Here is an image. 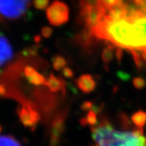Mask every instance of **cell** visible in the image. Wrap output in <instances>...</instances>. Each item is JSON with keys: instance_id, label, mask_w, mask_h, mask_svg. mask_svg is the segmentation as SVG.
Listing matches in <instances>:
<instances>
[{"instance_id": "obj_14", "label": "cell", "mask_w": 146, "mask_h": 146, "mask_svg": "<svg viewBox=\"0 0 146 146\" xmlns=\"http://www.w3.org/2000/svg\"><path fill=\"white\" fill-rule=\"evenodd\" d=\"M80 123L82 126H87V125H90L92 127H94L98 123L97 113L93 110H90L87 112V115L85 117L81 118L80 120Z\"/></svg>"}, {"instance_id": "obj_23", "label": "cell", "mask_w": 146, "mask_h": 146, "mask_svg": "<svg viewBox=\"0 0 146 146\" xmlns=\"http://www.w3.org/2000/svg\"><path fill=\"white\" fill-rule=\"evenodd\" d=\"M37 52V48L36 46H34V47H30L28 48L27 49L23 51V53L26 56H31V55H35Z\"/></svg>"}, {"instance_id": "obj_19", "label": "cell", "mask_w": 146, "mask_h": 146, "mask_svg": "<svg viewBox=\"0 0 146 146\" xmlns=\"http://www.w3.org/2000/svg\"><path fill=\"white\" fill-rule=\"evenodd\" d=\"M133 84L135 88L142 89L145 86V82L144 79H142V78L137 77L133 79Z\"/></svg>"}, {"instance_id": "obj_16", "label": "cell", "mask_w": 146, "mask_h": 146, "mask_svg": "<svg viewBox=\"0 0 146 146\" xmlns=\"http://www.w3.org/2000/svg\"><path fill=\"white\" fill-rule=\"evenodd\" d=\"M67 64V61L64 57L60 54L54 56L52 58V66L56 71L63 70Z\"/></svg>"}, {"instance_id": "obj_21", "label": "cell", "mask_w": 146, "mask_h": 146, "mask_svg": "<svg viewBox=\"0 0 146 146\" xmlns=\"http://www.w3.org/2000/svg\"><path fill=\"white\" fill-rule=\"evenodd\" d=\"M62 74L64 77L66 78H72L74 76V72H73L72 69L71 68L66 66L63 70H62Z\"/></svg>"}, {"instance_id": "obj_25", "label": "cell", "mask_w": 146, "mask_h": 146, "mask_svg": "<svg viewBox=\"0 0 146 146\" xmlns=\"http://www.w3.org/2000/svg\"><path fill=\"white\" fill-rule=\"evenodd\" d=\"M131 3L134 5L135 7L139 8V6H141L142 5V3L144 2L145 0H129Z\"/></svg>"}, {"instance_id": "obj_6", "label": "cell", "mask_w": 146, "mask_h": 146, "mask_svg": "<svg viewBox=\"0 0 146 146\" xmlns=\"http://www.w3.org/2000/svg\"><path fill=\"white\" fill-rule=\"evenodd\" d=\"M66 116V112L60 113L54 119L52 124V131L50 136V146H58L60 137L65 129V119Z\"/></svg>"}, {"instance_id": "obj_26", "label": "cell", "mask_w": 146, "mask_h": 146, "mask_svg": "<svg viewBox=\"0 0 146 146\" xmlns=\"http://www.w3.org/2000/svg\"><path fill=\"white\" fill-rule=\"evenodd\" d=\"M5 23V19L2 17V16L0 15V25H2V24H4Z\"/></svg>"}, {"instance_id": "obj_3", "label": "cell", "mask_w": 146, "mask_h": 146, "mask_svg": "<svg viewBox=\"0 0 146 146\" xmlns=\"http://www.w3.org/2000/svg\"><path fill=\"white\" fill-rule=\"evenodd\" d=\"M80 14L89 31L98 27L104 19L107 10L102 5H89L80 4Z\"/></svg>"}, {"instance_id": "obj_24", "label": "cell", "mask_w": 146, "mask_h": 146, "mask_svg": "<svg viewBox=\"0 0 146 146\" xmlns=\"http://www.w3.org/2000/svg\"><path fill=\"white\" fill-rule=\"evenodd\" d=\"M115 55L116 56L118 62L120 63L121 61V59H122V56H123V50H122V48H118L115 52Z\"/></svg>"}, {"instance_id": "obj_17", "label": "cell", "mask_w": 146, "mask_h": 146, "mask_svg": "<svg viewBox=\"0 0 146 146\" xmlns=\"http://www.w3.org/2000/svg\"><path fill=\"white\" fill-rule=\"evenodd\" d=\"M50 0H33V6L39 11H43L48 8Z\"/></svg>"}, {"instance_id": "obj_5", "label": "cell", "mask_w": 146, "mask_h": 146, "mask_svg": "<svg viewBox=\"0 0 146 146\" xmlns=\"http://www.w3.org/2000/svg\"><path fill=\"white\" fill-rule=\"evenodd\" d=\"M17 114L19 119L25 127L35 130L36 125L40 120V116L39 113L33 109L31 106L23 105L18 108Z\"/></svg>"}, {"instance_id": "obj_13", "label": "cell", "mask_w": 146, "mask_h": 146, "mask_svg": "<svg viewBox=\"0 0 146 146\" xmlns=\"http://www.w3.org/2000/svg\"><path fill=\"white\" fill-rule=\"evenodd\" d=\"M131 121L138 128L142 129L146 125V113L143 111H137L131 116Z\"/></svg>"}, {"instance_id": "obj_11", "label": "cell", "mask_w": 146, "mask_h": 146, "mask_svg": "<svg viewBox=\"0 0 146 146\" xmlns=\"http://www.w3.org/2000/svg\"><path fill=\"white\" fill-rule=\"evenodd\" d=\"M46 86L52 92H58L59 91L65 92V81L61 78H58L52 73L46 79Z\"/></svg>"}, {"instance_id": "obj_12", "label": "cell", "mask_w": 146, "mask_h": 146, "mask_svg": "<svg viewBox=\"0 0 146 146\" xmlns=\"http://www.w3.org/2000/svg\"><path fill=\"white\" fill-rule=\"evenodd\" d=\"M114 46L110 44L107 45L102 50V60L103 64H104V68L107 71L109 69V65L110 62L113 60L114 57Z\"/></svg>"}, {"instance_id": "obj_4", "label": "cell", "mask_w": 146, "mask_h": 146, "mask_svg": "<svg viewBox=\"0 0 146 146\" xmlns=\"http://www.w3.org/2000/svg\"><path fill=\"white\" fill-rule=\"evenodd\" d=\"M46 18L53 26L64 25L69 21V7L60 0H54L46 9Z\"/></svg>"}, {"instance_id": "obj_10", "label": "cell", "mask_w": 146, "mask_h": 146, "mask_svg": "<svg viewBox=\"0 0 146 146\" xmlns=\"http://www.w3.org/2000/svg\"><path fill=\"white\" fill-rule=\"evenodd\" d=\"M128 4L125 3L123 0L120 2L118 5L107 11L106 15L113 19H121L127 17L129 11Z\"/></svg>"}, {"instance_id": "obj_18", "label": "cell", "mask_w": 146, "mask_h": 146, "mask_svg": "<svg viewBox=\"0 0 146 146\" xmlns=\"http://www.w3.org/2000/svg\"><path fill=\"white\" fill-rule=\"evenodd\" d=\"M122 0H100L102 5L105 8L107 11L118 5Z\"/></svg>"}, {"instance_id": "obj_20", "label": "cell", "mask_w": 146, "mask_h": 146, "mask_svg": "<svg viewBox=\"0 0 146 146\" xmlns=\"http://www.w3.org/2000/svg\"><path fill=\"white\" fill-rule=\"evenodd\" d=\"M53 30L49 26H44L41 29V35H42L44 38H49L52 35Z\"/></svg>"}, {"instance_id": "obj_27", "label": "cell", "mask_w": 146, "mask_h": 146, "mask_svg": "<svg viewBox=\"0 0 146 146\" xmlns=\"http://www.w3.org/2000/svg\"><path fill=\"white\" fill-rule=\"evenodd\" d=\"M2 131V127H1V125H0V132Z\"/></svg>"}, {"instance_id": "obj_7", "label": "cell", "mask_w": 146, "mask_h": 146, "mask_svg": "<svg viewBox=\"0 0 146 146\" xmlns=\"http://www.w3.org/2000/svg\"><path fill=\"white\" fill-rule=\"evenodd\" d=\"M14 56L13 48L5 36L0 33V68L12 59Z\"/></svg>"}, {"instance_id": "obj_2", "label": "cell", "mask_w": 146, "mask_h": 146, "mask_svg": "<svg viewBox=\"0 0 146 146\" xmlns=\"http://www.w3.org/2000/svg\"><path fill=\"white\" fill-rule=\"evenodd\" d=\"M31 0H0V15L8 20L23 17L30 7Z\"/></svg>"}, {"instance_id": "obj_8", "label": "cell", "mask_w": 146, "mask_h": 146, "mask_svg": "<svg viewBox=\"0 0 146 146\" xmlns=\"http://www.w3.org/2000/svg\"><path fill=\"white\" fill-rule=\"evenodd\" d=\"M75 83L84 93L88 94L94 90L96 87V82L94 78L90 74H83L75 80Z\"/></svg>"}, {"instance_id": "obj_1", "label": "cell", "mask_w": 146, "mask_h": 146, "mask_svg": "<svg viewBox=\"0 0 146 146\" xmlns=\"http://www.w3.org/2000/svg\"><path fill=\"white\" fill-rule=\"evenodd\" d=\"M91 131L92 139L98 146H146L142 129L117 131L105 121L98 126L92 127Z\"/></svg>"}, {"instance_id": "obj_15", "label": "cell", "mask_w": 146, "mask_h": 146, "mask_svg": "<svg viewBox=\"0 0 146 146\" xmlns=\"http://www.w3.org/2000/svg\"><path fill=\"white\" fill-rule=\"evenodd\" d=\"M0 146H22L20 142L11 135H0Z\"/></svg>"}, {"instance_id": "obj_9", "label": "cell", "mask_w": 146, "mask_h": 146, "mask_svg": "<svg viewBox=\"0 0 146 146\" xmlns=\"http://www.w3.org/2000/svg\"><path fill=\"white\" fill-rule=\"evenodd\" d=\"M23 72H24L25 78L27 79V81L31 84L35 85V86L46 85V79L45 78L44 76L38 72L32 66H25Z\"/></svg>"}, {"instance_id": "obj_22", "label": "cell", "mask_w": 146, "mask_h": 146, "mask_svg": "<svg viewBox=\"0 0 146 146\" xmlns=\"http://www.w3.org/2000/svg\"><path fill=\"white\" fill-rule=\"evenodd\" d=\"M93 103L90 101H86L81 104V110H83L84 111H90L92 110V108H93Z\"/></svg>"}]
</instances>
